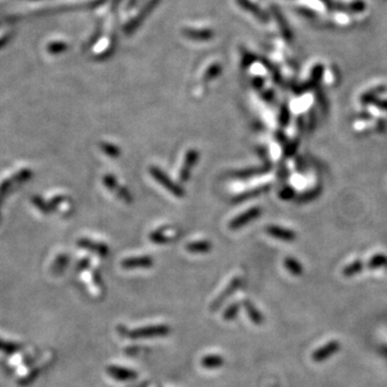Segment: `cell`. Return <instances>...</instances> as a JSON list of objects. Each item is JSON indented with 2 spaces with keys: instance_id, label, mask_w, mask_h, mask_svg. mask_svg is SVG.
<instances>
[{
  "instance_id": "obj_1",
  "label": "cell",
  "mask_w": 387,
  "mask_h": 387,
  "mask_svg": "<svg viewBox=\"0 0 387 387\" xmlns=\"http://www.w3.org/2000/svg\"><path fill=\"white\" fill-rule=\"evenodd\" d=\"M117 331L126 338L133 340H144V339H155L163 338L171 332L170 326L167 324H157L143 326L140 328L127 329L124 326H117Z\"/></svg>"
},
{
  "instance_id": "obj_2",
  "label": "cell",
  "mask_w": 387,
  "mask_h": 387,
  "mask_svg": "<svg viewBox=\"0 0 387 387\" xmlns=\"http://www.w3.org/2000/svg\"><path fill=\"white\" fill-rule=\"evenodd\" d=\"M149 171H150V175L152 176V178L156 181L157 183H159L162 187H165L167 191L169 193H171L172 195H175L178 198H182L185 195L183 187L180 186L178 183L174 182V181H172L165 174V172H163L161 169H159L158 167L152 166V167H150Z\"/></svg>"
},
{
  "instance_id": "obj_3",
  "label": "cell",
  "mask_w": 387,
  "mask_h": 387,
  "mask_svg": "<svg viewBox=\"0 0 387 387\" xmlns=\"http://www.w3.org/2000/svg\"><path fill=\"white\" fill-rule=\"evenodd\" d=\"M181 236V230L175 226H162L156 230L152 231L149 238L153 243L166 244L174 242Z\"/></svg>"
},
{
  "instance_id": "obj_4",
  "label": "cell",
  "mask_w": 387,
  "mask_h": 387,
  "mask_svg": "<svg viewBox=\"0 0 387 387\" xmlns=\"http://www.w3.org/2000/svg\"><path fill=\"white\" fill-rule=\"evenodd\" d=\"M199 156H200L199 152L195 149H191L186 152L184 160H183V165H182V167H181L180 174H179V178L181 180V182L185 183L189 179H191L192 171H193L194 167L196 166L197 161L199 160Z\"/></svg>"
},
{
  "instance_id": "obj_5",
  "label": "cell",
  "mask_w": 387,
  "mask_h": 387,
  "mask_svg": "<svg viewBox=\"0 0 387 387\" xmlns=\"http://www.w3.org/2000/svg\"><path fill=\"white\" fill-rule=\"evenodd\" d=\"M261 214H262V209L260 208V206H254V208L246 210L242 214L236 217L234 220H231L229 222L228 227L231 230H238L240 228H243L244 226L247 225L248 223H251L260 218Z\"/></svg>"
},
{
  "instance_id": "obj_6",
  "label": "cell",
  "mask_w": 387,
  "mask_h": 387,
  "mask_svg": "<svg viewBox=\"0 0 387 387\" xmlns=\"http://www.w3.org/2000/svg\"><path fill=\"white\" fill-rule=\"evenodd\" d=\"M242 282H243V280H242V278H241V277H236L234 279H231L230 282L228 283V285L225 287V289H223L221 294L213 300V303L210 306L211 311H217V310H219L222 307V305L225 303V301L232 294H234V292L241 285H242Z\"/></svg>"
},
{
  "instance_id": "obj_7",
  "label": "cell",
  "mask_w": 387,
  "mask_h": 387,
  "mask_svg": "<svg viewBox=\"0 0 387 387\" xmlns=\"http://www.w3.org/2000/svg\"><path fill=\"white\" fill-rule=\"evenodd\" d=\"M107 373L116 381L119 382H129L136 380L138 373L131 368H126L123 366L110 365L107 367Z\"/></svg>"
},
{
  "instance_id": "obj_8",
  "label": "cell",
  "mask_w": 387,
  "mask_h": 387,
  "mask_svg": "<svg viewBox=\"0 0 387 387\" xmlns=\"http://www.w3.org/2000/svg\"><path fill=\"white\" fill-rule=\"evenodd\" d=\"M154 265V261L151 256H136V257H128L120 263L123 269L126 270H135V269H149L152 268Z\"/></svg>"
},
{
  "instance_id": "obj_9",
  "label": "cell",
  "mask_w": 387,
  "mask_h": 387,
  "mask_svg": "<svg viewBox=\"0 0 387 387\" xmlns=\"http://www.w3.org/2000/svg\"><path fill=\"white\" fill-rule=\"evenodd\" d=\"M266 231L268 232V235L272 236L273 238H277L284 241H292L296 238L294 231L280 227V226H273V225L268 226L266 228Z\"/></svg>"
},
{
  "instance_id": "obj_10",
  "label": "cell",
  "mask_w": 387,
  "mask_h": 387,
  "mask_svg": "<svg viewBox=\"0 0 387 387\" xmlns=\"http://www.w3.org/2000/svg\"><path fill=\"white\" fill-rule=\"evenodd\" d=\"M200 365L204 369H219L225 365V358L219 354L205 355L201 358Z\"/></svg>"
},
{
  "instance_id": "obj_11",
  "label": "cell",
  "mask_w": 387,
  "mask_h": 387,
  "mask_svg": "<svg viewBox=\"0 0 387 387\" xmlns=\"http://www.w3.org/2000/svg\"><path fill=\"white\" fill-rule=\"evenodd\" d=\"M242 305H243V307L245 309L246 314L249 317V320L252 321V323H254L255 325H262L264 323V316H263V314L260 311H258L257 308L254 306V304L252 303L251 300L244 299Z\"/></svg>"
},
{
  "instance_id": "obj_12",
  "label": "cell",
  "mask_w": 387,
  "mask_h": 387,
  "mask_svg": "<svg viewBox=\"0 0 387 387\" xmlns=\"http://www.w3.org/2000/svg\"><path fill=\"white\" fill-rule=\"evenodd\" d=\"M185 248H186V251L189 253L205 254V253H209L212 249V243L208 240L195 241V242H191V243L186 244Z\"/></svg>"
},
{
  "instance_id": "obj_13",
  "label": "cell",
  "mask_w": 387,
  "mask_h": 387,
  "mask_svg": "<svg viewBox=\"0 0 387 387\" xmlns=\"http://www.w3.org/2000/svg\"><path fill=\"white\" fill-rule=\"evenodd\" d=\"M79 244L83 247L92 249V251L96 252L97 254H99L100 256H103V257L109 254V247L105 243H97V242L94 243L90 240H81Z\"/></svg>"
},
{
  "instance_id": "obj_14",
  "label": "cell",
  "mask_w": 387,
  "mask_h": 387,
  "mask_svg": "<svg viewBox=\"0 0 387 387\" xmlns=\"http://www.w3.org/2000/svg\"><path fill=\"white\" fill-rule=\"evenodd\" d=\"M100 149L102 152H105L109 157L111 158H118L120 156V149L118 146H116L113 143H109V142H101L100 143Z\"/></svg>"
},
{
  "instance_id": "obj_15",
  "label": "cell",
  "mask_w": 387,
  "mask_h": 387,
  "mask_svg": "<svg viewBox=\"0 0 387 387\" xmlns=\"http://www.w3.org/2000/svg\"><path fill=\"white\" fill-rule=\"evenodd\" d=\"M239 310H240V304L238 303H234L229 305L225 311L223 312V320L224 321H227V322H230V321H234L236 316L238 315L239 313Z\"/></svg>"
},
{
  "instance_id": "obj_16",
  "label": "cell",
  "mask_w": 387,
  "mask_h": 387,
  "mask_svg": "<svg viewBox=\"0 0 387 387\" xmlns=\"http://www.w3.org/2000/svg\"><path fill=\"white\" fill-rule=\"evenodd\" d=\"M285 266L287 270L294 274H300V272H303V269H301L300 265L295 260H291L290 257L285 260Z\"/></svg>"
},
{
  "instance_id": "obj_17",
  "label": "cell",
  "mask_w": 387,
  "mask_h": 387,
  "mask_svg": "<svg viewBox=\"0 0 387 387\" xmlns=\"http://www.w3.org/2000/svg\"><path fill=\"white\" fill-rule=\"evenodd\" d=\"M266 188H268V186H264V187H262V188H255V189H253V191H251V192H246V193H244V194H242V195L238 196V197H237V198H238L237 201H242V200L248 199V198H249V197H252V196L260 195V194H262V193H264V192L266 191Z\"/></svg>"
},
{
  "instance_id": "obj_18",
  "label": "cell",
  "mask_w": 387,
  "mask_h": 387,
  "mask_svg": "<svg viewBox=\"0 0 387 387\" xmlns=\"http://www.w3.org/2000/svg\"><path fill=\"white\" fill-rule=\"evenodd\" d=\"M261 171H262L261 169H246V170H241L237 172V174H235V176L238 178H248V177L258 175Z\"/></svg>"
},
{
  "instance_id": "obj_19",
  "label": "cell",
  "mask_w": 387,
  "mask_h": 387,
  "mask_svg": "<svg viewBox=\"0 0 387 387\" xmlns=\"http://www.w3.org/2000/svg\"><path fill=\"white\" fill-rule=\"evenodd\" d=\"M291 192H292V189H289V188L284 189L283 194L281 195V196L283 197V199H284V198H285V199H287V198H289V196H288V193H291Z\"/></svg>"
}]
</instances>
